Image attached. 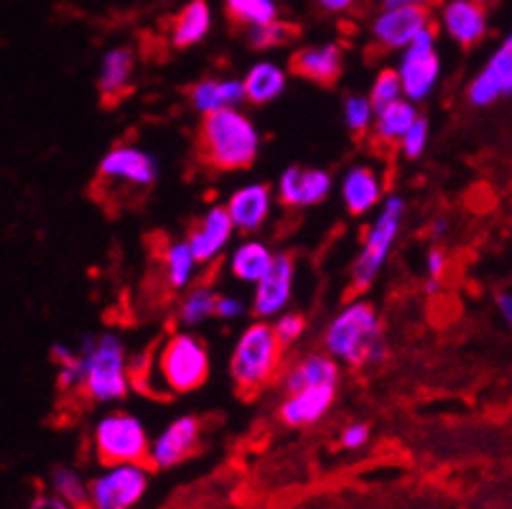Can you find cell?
Masks as SVG:
<instances>
[{
  "label": "cell",
  "instance_id": "6da1fadb",
  "mask_svg": "<svg viewBox=\"0 0 512 509\" xmlns=\"http://www.w3.org/2000/svg\"><path fill=\"white\" fill-rule=\"evenodd\" d=\"M133 385L143 382V390L158 398H174L194 392L209 377L207 344L192 331H176L153 347L151 357L130 364Z\"/></svg>",
  "mask_w": 512,
  "mask_h": 509
},
{
  "label": "cell",
  "instance_id": "7a4b0ae2",
  "mask_svg": "<svg viewBox=\"0 0 512 509\" xmlns=\"http://www.w3.org/2000/svg\"><path fill=\"white\" fill-rule=\"evenodd\" d=\"M199 158L214 171H242L260 153V133L237 107L204 115L197 135Z\"/></svg>",
  "mask_w": 512,
  "mask_h": 509
},
{
  "label": "cell",
  "instance_id": "3957f363",
  "mask_svg": "<svg viewBox=\"0 0 512 509\" xmlns=\"http://www.w3.org/2000/svg\"><path fill=\"white\" fill-rule=\"evenodd\" d=\"M324 352L349 367H377L388 357L383 324L367 301H352L324 331Z\"/></svg>",
  "mask_w": 512,
  "mask_h": 509
},
{
  "label": "cell",
  "instance_id": "277c9868",
  "mask_svg": "<svg viewBox=\"0 0 512 509\" xmlns=\"http://www.w3.org/2000/svg\"><path fill=\"white\" fill-rule=\"evenodd\" d=\"M82 354V395L92 403H118L133 387L130 362L115 334L85 336L77 344Z\"/></svg>",
  "mask_w": 512,
  "mask_h": 509
},
{
  "label": "cell",
  "instance_id": "5b68a950",
  "mask_svg": "<svg viewBox=\"0 0 512 509\" xmlns=\"http://www.w3.org/2000/svg\"><path fill=\"white\" fill-rule=\"evenodd\" d=\"M283 349L286 347L278 339L276 329L265 319L255 321L242 331L230 359L232 380L242 398H253L265 385L276 380L283 362Z\"/></svg>",
  "mask_w": 512,
  "mask_h": 509
},
{
  "label": "cell",
  "instance_id": "8992f818",
  "mask_svg": "<svg viewBox=\"0 0 512 509\" xmlns=\"http://www.w3.org/2000/svg\"><path fill=\"white\" fill-rule=\"evenodd\" d=\"M92 446L102 466L110 464H148L151 436L143 420L125 410L102 415L92 428Z\"/></svg>",
  "mask_w": 512,
  "mask_h": 509
},
{
  "label": "cell",
  "instance_id": "52a82bcc",
  "mask_svg": "<svg viewBox=\"0 0 512 509\" xmlns=\"http://www.w3.org/2000/svg\"><path fill=\"white\" fill-rule=\"evenodd\" d=\"M403 214H406V204L400 196H385L380 214L367 230L365 242H362L360 258L352 265V288L357 293L367 291L377 280L380 270H383L385 260H388L390 250H393L395 240L400 235V224H403Z\"/></svg>",
  "mask_w": 512,
  "mask_h": 509
},
{
  "label": "cell",
  "instance_id": "ba28073f",
  "mask_svg": "<svg viewBox=\"0 0 512 509\" xmlns=\"http://www.w3.org/2000/svg\"><path fill=\"white\" fill-rule=\"evenodd\" d=\"M148 487V464H110L90 479V509H136Z\"/></svg>",
  "mask_w": 512,
  "mask_h": 509
},
{
  "label": "cell",
  "instance_id": "9c48e42d",
  "mask_svg": "<svg viewBox=\"0 0 512 509\" xmlns=\"http://www.w3.org/2000/svg\"><path fill=\"white\" fill-rule=\"evenodd\" d=\"M398 74L400 82H403V95H406V100L421 102L436 90V84H439L441 77V59L439 51H436L434 23L426 31H421L413 39V44H408L403 49V56H400L398 62Z\"/></svg>",
  "mask_w": 512,
  "mask_h": 509
},
{
  "label": "cell",
  "instance_id": "30bf717a",
  "mask_svg": "<svg viewBox=\"0 0 512 509\" xmlns=\"http://www.w3.org/2000/svg\"><path fill=\"white\" fill-rule=\"evenodd\" d=\"M100 184L120 186L125 191H148L158 181V163L138 146L120 143L105 153L97 168Z\"/></svg>",
  "mask_w": 512,
  "mask_h": 509
},
{
  "label": "cell",
  "instance_id": "8fae6325",
  "mask_svg": "<svg viewBox=\"0 0 512 509\" xmlns=\"http://www.w3.org/2000/svg\"><path fill=\"white\" fill-rule=\"evenodd\" d=\"M202 441V420L197 415H181L171 420L164 431L151 438V451H148V466L151 469H174L184 464L189 456L199 448Z\"/></svg>",
  "mask_w": 512,
  "mask_h": 509
},
{
  "label": "cell",
  "instance_id": "7c38bea8",
  "mask_svg": "<svg viewBox=\"0 0 512 509\" xmlns=\"http://www.w3.org/2000/svg\"><path fill=\"white\" fill-rule=\"evenodd\" d=\"M431 8L426 3H418V6H398V8H385L380 16L372 23V41H375L380 49L395 51L406 49L408 44H413L421 31H426L431 26Z\"/></svg>",
  "mask_w": 512,
  "mask_h": 509
},
{
  "label": "cell",
  "instance_id": "4fadbf2b",
  "mask_svg": "<svg viewBox=\"0 0 512 509\" xmlns=\"http://www.w3.org/2000/svg\"><path fill=\"white\" fill-rule=\"evenodd\" d=\"M512 95V34L497 46L490 62L484 64L482 72L469 84L467 97L474 107H490L500 97Z\"/></svg>",
  "mask_w": 512,
  "mask_h": 509
},
{
  "label": "cell",
  "instance_id": "5bb4252c",
  "mask_svg": "<svg viewBox=\"0 0 512 509\" xmlns=\"http://www.w3.org/2000/svg\"><path fill=\"white\" fill-rule=\"evenodd\" d=\"M332 176L324 168L288 166L278 179V199L283 207H316L332 194Z\"/></svg>",
  "mask_w": 512,
  "mask_h": 509
},
{
  "label": "cell",
  "instance_id": "9a60e30c",
  "mask_svg": "<svg viewBox=\"0 0 512 509\" xmlns=\"http://www.w3.org/2000/svg\"><path fill=\"white\" fill-rule=\"evenodd\" d=\"M293 275H296L293 258L288 252H278L271 270L255 283L253 314L258 319H271L288 306L293 291Z\"/></svg>",
  "mask_w": 512,
  "mask_h": 509
},
{
  "label": "cell",
  "instance_id": "2e32d148",
  "mask_svg": "<svg viewBox=\"0 0 512 509\" xmlns=\"http://www.w3.org/2000/svg\"><path fill=\"white\" fill-rule=\"evenodd\" d=\"M232 235H235V222H232L230 212H227V207L214 204V207H209L202 214V219L194 224L192 230H189L186 242L192 247L197 263L204 265L214 263V260L220 258L225 247L230 245Z\"/></svg>",
  "mask_w": 512,
  "mask_h": 509
},
{
  "label": "cell",
  "instance_id": "e0dca14e",
  "mask_svg": "<svg viewBox=\"0 0 512 509\" xmlns=\"http://www.w3.org/2000/svg\"><path fill=\"white\" fill-rule=\"evenodd\" d=\"M293 74L309 79V82L321 84V87H332L339 82L344 69V54L339 44H316L304 46L291 56L288 62Z\"/></svg>",
  "mask_w": 512,
  "mask_h": 509
},
{
  "label": "cell",
  "instance_id": "ac0fdd59",
  "mask_svg": "<svg viewBox=\"0 0 512 509\" xmlns=\"http://www.w3.org/2000/svg\"><path fill=\"white\" fill-rule=\"evenodd\" d=\"M441 23L451 41L472 49L487 36V8L474 0H446L441 8Z\"/></svg>",
  "mask_w": 512,
  "mask_h": 509
},
{
  "label": "cell",
  "instance_id": "d6986e66",
  "mask_svg": "<svg viewBox=\"0 0 512 509\" xmlns=\"http://www.w3.org/2000/svg\"><path fill=\"white\" fill-rule=\"evenodd\" d=\"M337 398V385L306 387V390L291 392L278 408V418L291 428H306L319 423Z\"/></svg>",
  "mask_w": 512,
  "mask_h": 509
},
{
  "label": "cell",
  "instance_id": "ffe728a7",
  "mask_svg": "<svg viewBox=\"0 0 512 509\" xmlns=\"http://www.w3.org/2000/svg\"><path fill=\"white\" fill-rule=\"evenodd\" d=\"M227 212H230L232 222H235V230L245 232H258L265 224V219L271 217L273 209V194L271 186L265 184H245L240 189L232 191L230 202L225 204Z\"/></svg>",
  "mask_w": 512,
  "mask_h": 509
},
{
  "label": "cell",
  "instance_id": "44dd1931",
  "mask_svg": "<svg viewBox=\"0 0 512 509\" xmlns=\"http://www.w3.org/2000/svg\"><path fill=\"white\" fill-rule=\"evenodd\" d=\"M342 199L344 207L349 209V214H360L372 212V209L380 204L383 199V184L377 179V171L370 166H352L344 174L342 181Z\"/></svg>",
  "mask_w": 512,
  "mask_h": 509
},
{
  "label": "cell",
  "instance_id": "7402d4cb",
  "mask_svg": "<svg viewBox=\"0 0 512 509\" xmlns=\"http://www.w3.org/2000/svg\"><path fill=\"white\" fill-rule=\"evenodd\" d=\"M319 385H339V364L332 354H309L299 359L291 370L283 375V390L286 395L291 392L306 390V387Z\"/></svg>",
  "mask_w": 512,
  "mask_h": 509
},
{
  "label": "cell",
  "instance_id": "603a6c76",
  "mask_svg": "<svg viewBox=\"0 0 512 509\" xmlns=\"http://www.w3.org/2000/svg\"><path fill=\"white\" fill-rule=\"evenodd\" d=\"M189 100H192L194 110L202 115L230 110V107H240V102L245 100V84L240 79H199L189 90Z\"/></svg>",
  "mask_w": 512,
  "mask_h": 509
},
{
  "label": "cell",
  "instance_id": "cb8c5ba5",
  "mask_svg": "<svg viewBox=\"0 0 512 509\" xmlns=\"http://www.w3.org/2000/svg\"><path fill=\"white\" fill-rule=\"evenodd\" d=\"M133 67H136V56L125 46L110 49L102 56L100 77H97V90H100L102 100L118 102L120 97L128 95L130 82H133Z\"/></svg>",
  "mask_w": 512,
  "mask_h": 509
},
{
  "label": "cell",
  "instance_id": "d4e9b609",
  "mask_svg": "<svg viewBox=\"0 0 512 509\" xmlns=\"http://www.w3.org/2000/svg\"><path fill=\"white\" fill-rule=\"evenodd\" d=\"M212 28V11L207 0H192L186 3L171 21V46L174 49H189L204 41Z\"/></svg>",
  "mask_w": 512,
  "mask_h": 509
},
{
  "label": "cell",
  "instance_id": "484cf974",
  "mask_svg": "<svg viewBox=\"0 0 512 509\" xmlns=\"http://www.w3.org/2000/svg\"><path fill=\"white\" fill-rule=\"evenodd\" d=\"M418 118H421V115H418L416 110V102L403 97V100L393 102V105L383 107V110H377L372 135H375L380 143H385V146H395V143L400 146L403 135L413 128V123H416Z\"/></svg>",
  "mask_w": 512,
  "mask_h": 509
},
{
  "label": "cell",
  "instance_id": "4316f807",
  "mask_svg": "<svg viewBox=\"0 0 512 509\" xmlns=\"http://www.w3.org/2000/svg\"><path fill=\"white\" fill-rule=\"evenodd\" d=\"M242 84H245V100L253 105H268L286 90V69L278 67L276 62H258L248 69Z\"/></svg>",
  "mask_w": 512,
  "mask_h": 509
},
{
  "label": "cell",
  "instance_id": "83f0119b",
  "mask_svg": "<svg viewBox=\"0 0 512 509\" xmlns=\"http://www.w3.org/2000/svg\"><path fill=\"white\" fill-rule=\"evenodd\" d=\"M276 252L260 240H245L237 245L230 255V273L242 283H258L268 270H271Z\"/></svg>",
  "mask_w": 512,
  "mask_h": 509
},
{
  "label": "cell",
  "instance_id": "f1b7e54d",
  "mask_svg": "<svg viewBox=\"0 0 512 509\" xmlns=\"http://www.w3.org/2000/svg\"><path fill=\"white\" fill-rule=\"evenodd\" d=\"M197 258H194L189 242H171L164 250V278L171 291H184L192 286L194 275H197Z\"/></svg>",
  "mask_w": 512,
  "mask_h": 509
},
{
  "label": "cell",
  "instance_id": "f546056e",
  "mask_svg": "<svg viewBox=\"0 0 512 509\" xmlns=\"http://www.w3.org/2000/svg\"><path fill=\"white\" fill-rule=\"evenodd\" d=\"M49 489L74 509H90V482L72 466H57L51 471Z\"/></svg>",
  "mask_w": 512,
  "mask_h": 509
},
{
  "label": "cell",
  "instance_id": "4dcf8cb0",
  "mask_svg": "<svg viewBox=\"0 0 512 509\" xmlns=\"http://www.w3.org/2000/svg\"><path fill=\"white\" fill-rule=\"evenodd\" d=\"M225 11L235 26H265L278 18L276 0H225Z\"/></svg>",
  "mask_w": 512,
  "mask_h": 509
},
{
  "label": "cell",
  "instance_id": "1f68e13d",
  "mask_svg": "<svg viewBox=\"0 0 512 509\" xmlns=\"http://www.w3.org/2000/svg\"><path fill=\"white\" fill-rule=\"evenodd\" d=\"M214 308H217V293L209 286H197L194 291H189L184 296V301L179 303V314H176V321L181 326H199L214 316Z\"/></svg>",
  "mask_w": 512,
  "mask_h": 509
},
{
  "label": "cell",
  "instance_id": "d6a6232c",
  "mask_svg": "<svg viewBox=\"0 0 512 509\" xmlns=\"http://www.w3.org/2000/svg\"><path fill=\"white\" fill-rule=\"evenodd\" d=\"M299 34H301V28L296 26V23L276 18V21L265 23V26L248 28V44L258 51L276 49V46L291 44V41L296 39Z\"/></svg>",
  "mask_w": 512,
  "mask_h": 509
},
{
  "label": "cell",
  "instance_id": "836d02e7",
  "mask_svg": "<svg viewBox=\"0 0 512 509\" xmlns=\"http://www.w3.org/2000/svg\"><path fill=\"white\" fill-rule=\"evenodd\" d=\"M367 97L375 105V110H383V107L403 100L406 95H403V82H400L398 69H380Z\"/></svg>",
  "mask_w": 512,
  "mask_h": 509
},
{
  "label": "cell",
  "instance_id": "e575fe53",
  "mask_svg": "<svg viewBox=\"0 0 512 509\" xmlns=\"http://www.w3.org/2000/svg\"><path fill=\"white\" fill-rule=\"evenodd\" d=\"M375 105L370 102V97L362 95H349L344 100V123L355 135H365L367 130H372L375 125Z\"/></svg>",
  "mask_w": 512,
  "mask_h": 509
},
{
  "label": "cell",
  "instance_id": "d590c367",
  "mask_svg": "<svg viewBox=\"0 0 512 509\" xmlns=\"http://www.w3.org/2000/svg\"><path fill=\"white\" fill-rule=\"evenodd\" d=\"M426 146H428V120L418 118L416 123H413V128L403 135V140H400V148H403L406 158H411L413 161V158L423 156Z\"/></svg>",
  "mask_w": 512,
  "mask_h": 509
},
{
  "label": "cell",
  "instance_id": "8d00e7d4",
  "mask_svg": "<svg viewBox=\"0 0 512 509\" xmlns=\"http://www.w3.org/2000/svg\"><path fill=\"white\" fill-rule=\"evenodd\" d=\"M273 329H276V334H278V339H281L283 347H291V344L299 342L301 334H304L306 321L301 314H283L281 319H276Z\"/></svg>",
  "mask_w": 512,
  "mask_h": 509
},
{
  "label": "cell",
  "instance_id": "74e56055",
  "mask_svg": "<svg viewBox=\"0 0 512 509\" xmlns=\"http://www.w3.org/2000/svg\"><path fill=\"white\" fill-rule=\"evenodd\" d=\"M367 438H370V428H367L365 423H352V426H347L342 431L339 443H342V448H347V451H357V448L365 446Z\"/></svg>",
  "mask_w": 512,
  "mask_h": 509
},
{
  "label": "cell",
  "instance_id": "f35d334b",
  "mask_svg": "<svg viewBox=\"0 0 512 509\" xmlns=\"http://www.w3.org/2000/svg\"><path fill=\"white\" fill-rule=\"evenodd\" d=\"M426 275L441 280L446 275V252L441 247H431L426 255Z\"/></svg>",
  "mask_w": 512,
  "mask_h": 509
},
{
  "label": "cell",
  "instance_id": "ab89813d",
  "mask_svg": "<svg viewBox=\"0 0 512 509\" xmlns=\"http://www.w3.org/2000/svg\"><path fill=\"white\" fill-rule=\"evenodd\" d=\"M242 311H245L242 301H237V298L232 296H217V308H214V316H217V319H237Z\"/></svg>",
  "mask_w": 512,
  "mask_h": 509
},
{
  "label": "cell",
  "instance_id": "60d3db41",
  "mask_svg": "<svg viewBox=\"0 0 512 509\" xmlns=\"http://www.w3.org/2000/svg\"><path fill=\"white\" fill-rule=\"evenodd\" d=\"M31 509H74V507L64 502V499H59L57 494H39L36 502L31 504Z\"/></svg>",
  "mask_w": 512,
  "mask_h": 509
},
{
  "label": "cell",
  "instance_id": "b9f144b4",
  "mask_svg": "<svg viewBox=\"0 0 512 509\" xmlns=\"http://www.w3.org/2000/svg\"><path fill=\"white\" fill-rule=\"evenodd\" d=\"M316 3L327 13H344L349 8H355L357 0H316Z\"/></svg>",
  "mask_w": 512,
  "mask_h": 509
},
{
  "label": "cell",
  "instance_id": "7bdbcfd3",
  "mask_svg": "<svg viewBox=\"0 0 512 509\" xmlns=\"http://www.w3.org/2000/svg\"><path fill=\"white\" fill-rule=\"evenodd\" d=\"M497 306H500L502 316L507 319V324L512 326V293H502L500 298H497Z\"/></svg>",
  "mask_w": 512,
  "mask_h": 509
},
{
  "label": "cell",
  "instance_id": "ee69618b",
  "mask_svg": "<svg viewBox=\"0 0 512 509\" xmlns=\"http://www.w3.org/2000/svg\"><path fill=\"white\" fill-rule=\"evenodd\" d=\"M418 3H431V0H383V8H398V6H418Z\"/></svg>",
  "mask_w": 512,
  "mask_h": 509
},
{
  "label": "cell",
  "instance_id": "f6af8a7d",
  "mask_svg": "<svg viewBox=\"0 0 512 509\" xmlns=\"http://www.w3.org/2000/svg\"><path fill=\"white\" fill-rule=\"evenodd\" d=\"M446 230H449V224H446L444 219H439V222L434 224V230H431V232H434V237H444Z\"/></svg>",
  "mask_w": 512,
  "mask_h": 509
},
{
  "label": "cell",
  "instance_id": "bcb514c9",
  "mask_svg": "<svg viewBox=\"0 0 512 509\" xmlns=\"http://www.w3.org/2000/svg\"><path fill=\"white\" fill-rule=\"evenodd\" d=\"M474 3H479V6L487 8V6H492V3H497V0H474Z\"/></svg>",
  "mask_w": 512,
  "mask_h": 509
}]
</instances>
